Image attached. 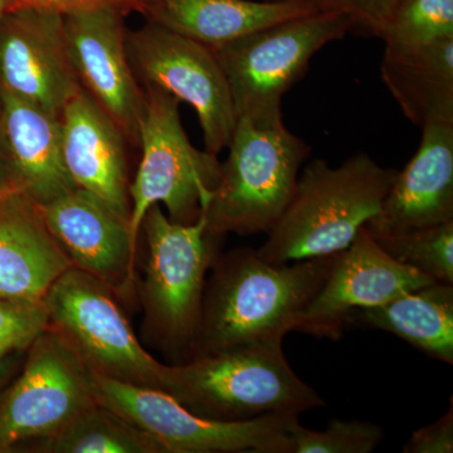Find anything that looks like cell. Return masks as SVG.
I'll use <instances>...</instances> for the list:
<instances>
[{
	"label": "cell",
	"mask_w": 453,
	"mask_h": 453,
	"mask_svg": "<svg viewBox=\"0 0 453 453\" xmlns=\"http://www.w3.org/2000/svg\"><path fill=\"white\" fill-rule=\"evenodd\" d=\"M0 142L18 192L35 204L76 188L62 157L59 116L2 89Z\"/></svg>",
	"instance_id": "18"
},
{
	"label": "cell",
	"mask_w": 453,
	"mask_h": 453,
	"mask_svg": "<svg viewBox=\"0 0 453 453\" xmlns=\"http://www.w3.org/2000/svg\"><path fill=\"white\" fill-rule=\"evenodd\" d=\"M404 453L453 452V401L442 417L431 425L417 429L403 447Z\"/></svg>",
	"instance_id": "29"
},
{
	"label": "cell",
	"mask_w": 453,
	"mask_h": 453,
	"mask_svg": "<svg viewBox=\"0 0 453 453\" xmlns=\"http://www.w3.org/2000/svg\"><path fill=\"white\" fill-rule=\"evenodd\" d=\"M49 325L95 372L133 386L165 389L166 366L131 326L119 297L103 281L71 267L43 297Z\"/></svg>",
	"instance_id": "9"
},
{
	"label": "cell",
	"mask_w": 453,
	"mask_h": 453,
	"mask_svg": "<svg viewBox=\"0 0 453 453\" xmlns=\"http://www.w3.org/2000/svg\"><path fill=\"white\" fill-rule=\"evenodd\" d=\"M398 170L357 153L333 168L314 159L303 168L294 198L257 251L285 265L344 251L380 210Z\"/></svg>",
	"instance_id": "2"
},
{
	"label": "cell",
	"mask_w": 453,
	"mask_h": 453,
	"mask_svg": "<svg viewBox=\"0 0 453 453\" xmlns=\"http://www.w3.org/2000/svg\"><path fill=\"white\" fill-rule=\"evenodd\" d=\"M303 5L312 12L338 13L351 22V35L383 38L401 0H267Z\"/></svg>",
	"instance_id": "27"
},
{
	"label": "cell",
	"mask_w": 453,
	"mask_h": 453,
	"mask_svg": "<svg viewBox=\"0 0 453 453\" xmlns=\"http://www.w3.org/2000/svg\"><path fill=\"white\" fill-rule=\"evenodd\" d=\"M139 13L149 23L214 49L314 12L295 3L267 0H142Z\"/></svg>",
	"instance_id": "20"
},
{
	"label": "cell",
	"mask_w": 453,
	"mask_h": 453,
	"mask_svg": "<svg viewBox=\"0 0 453 453\" xmlns=\"http://www.w3.org/2000/svg\"><path fill=\"white\" fill-rule=\"evenodd\" d=\"M453 38V0H401L381 41L407 50Z\"/></svg>",
	"instance_id": "25"
},
{
	"label": "cell",
	"mask_w": 453,
	"mask_h": 453,
	"mask_svg": "<svg viewBox=\"0 0 453 453\" xmlns=\"http://www.w3.org/2000/svg\"><path fill=\"white\" fill-rule=\"evenodd\" d=\"M136 80L169 92L196 110L205 151L217 157L231 142L237 116L225 73L211 47L153 23L127 32Z\"/></svg>",
	"instance_id": "11"
},
{
	"label": "cell",
	"mask_w": 453,
	"mask_h": 453,
	"mask_svg": "<svg viewBox=\"0 0 453 453\" xmlns=\"http://www.w3.org/2000/svg\"><path fill=\"white\" fill-rule=\"evenodd\" d=\"M164 392L198 416L225 422L326 405L291 368L282 340L246 342L168 365Z\"/></svg>",
	"instance_id": "3"
},
{
	"label": "cell",
	"mask_w": 453,
	"mask_h": 453,
	"mask_svg": "<svg viewBox=\"0 0 453 453\" xmlns=\"http://www.w3.org/2000/svg\"><path fill=\"white\" fill-rule=\"evenodd\" d=\"M59 121L62 157L74 187L96 196L129 223V142L118 125L83 89L62 110Z\"/></svg>",
	"instance_id": "17"
},
{
	"label": "cell",
	"mask_w": 453,
	"mask_h": 453,
	"mask_svg": "<svg viewBox=\"0 0 453 453\" xmlns=\"http://www.w3.org/2000/svg\"><path fill=\"white\" fill-rule=\"evenodd\" d=\"M38 208L73 267L106 283L119 299L133 296L138 251L129 223L79 188Z\"/></svg>",
	"instance_id": "15"
},
{
	"label": "cell",
	"mask_w": 453,
	"mask_h": 453,
	"mask_svg": "<svg viewBox=\"0 0 453 453\" xmlns=\"http://www.w3.org/2000/svg\"><path fill=\"white\" fill-rule=\"evenodd\" d=\"M292 453H372L384 429L372 422L333 418L324 431H311L297 422L291 429Z\"/></svg>",
	"instance_id": "26"
},
{
	"label": "cell",
	"mask_w": 453,
	"mask_h": 453,
	"mask_svg": "<svg viewBox=\"0 0 453 453\" xmlns=\"http://www.w3.org/2000/svg\"><path fill=\"white\" fill-rule=\"evenodd\" d=\"M220 163L219 186L202 211L208 234H268L288 207L311 148L285 124L259 127L237 119Z\"/></svg>",
	"instance_id": "5"
},
{
	"label": "cell",
	"mask_w": 453,
	"mask_h": 453,
	"mask_svg": "<svg viewBox=\"0 0 453 453\" xmlns=\"http://www.w3.org/2000/svg\"><path fill=\"white\" fill-rule=\"evenodd\" d=\"M145 110L140 122V160L130 183L129 231L138 251L146 211L165 205L168 219L193 225L207 207L220 178L217 157L192 145L179 115L177 97L154 85H144Z\"/></svg>",
	"instance_id": "7"
},
{
	"label": "cell",
	"mask_w": 453,
	"mask_h": 453,
	"mask_svg": "<svg viewBox=\"0 0 453 453\" xmlns=\"http://www.w3.org/2000/svg\"><path fill=\"white\" fill-rule=\"evenodd\" d=\"M374 240L399 264L418 271L432 281L453 283V220Z\"/></svg>",
	"instance_id": "24"
},
{
	"label": "cell",
	"mask_w": 453,
	"mask_h": 453,
	"mask_svg": "<svg viewBox=\"0 0 453 453\" xmlns=\"http://www.w3.org/2000/svg\"><path fill=\"white\" fill-rule=\"evenodd\" d=\"M4 3L5 12L18 11V9H40V11L65 14L80 9L112 5L129 14L131 12L139 13L142 0H4Z\"/></svg>",
	"instance_id": "30"
},
{
	"label": "cell",
	"mask_w": 453,
	"mask_h": 453,
	"mask_svg": "<svg viewBox=\"0 0 453 453\" xmlns=\"http://www.w3.org/2000/svg\"><path fill=\"white\" fill-rule=\"evenodd\" d=\"M5 13V3L4 0H0V18Z\"/></svg>",
	"instance_id": "33"
},
{
	"label": "cell",
	"mask_w": 453,
	"mask_h": 453,
	"mask_svg": "<svg viewBox=\"0 0 453 453\" xmlns=\"http://www.w3.org/2000/svg\"><path fill=\"white\" fill-rule=\"evenodd\" d=\"M71 267L37 204L22 195L0 201V299L42 303Z\"/></svg>",
	"instance_id": "19"
},
{
	"label": "cell",
	"mask_w": 453,
	"mask_h": 453,
	"mask_svg": "<svg viewBox=\"0 0 453 453\" xmlns=\"http://www.w3.org/2000/svg\"><path fill=\"white\" fill-rule=\"evenodd\" d=\"M349 33L348 17L314 12L211 49L225 73L237 119L259 127L281 124L282 97L305 76L319 50Z\"/></svg>",
	"instance_id": "6"
},
{
	"label": "cell",
	"mask_w": 453,
	"mask_h": 453,
	"mask_svg": "<svg viewBox=\"0 0 453 453\" xmlns=\"http://www.w3.org/2000/svg\"><path fill=\"white\" fill-rule=\"evenodd\" d=\"M26 452L164 453L150 434L98 402L53 436L33 443Z\"/></svg>",
	"instance_id": "23"
},
{
	"label": "cell",
	"mask_w": 453,
	"mask_h": 453,
	"mask_svg": "<svg viewBox=\"0 0 453 453\" xmlns=\"http://www.w3.org/2000/svg\"><path fill=\"white\" fill-rule=\"evenodd\" d=\"M384 85L408 120L453 121V38L417 49L384 50Z\"/></svg>",
	"instance_id": "21"
},
{
	"label": "cell",
	"mask_w": 453,
	"mask_h": 453,
	"mask_svg": "<svg viewBox=\"0 0 453 453\" xmlns=\"http://www.w3.org/2000/svg\"><path fill=\"white\" fill-rule=\"evenodd\" d=\"M144 280L140 283L142 332L146 344L172 365L192 359L208 273L223 237L208 234L204 217L193 225L172 222L160 204L146 211Z\"/></svg>",
	"instance_id": "4"
},
{
	"label": "cell",
	"mask_w": 453,
	"mask_h": 453,
	"mask_svg": "<svg viewBox=\"0 0 453 453\" xmlns=\"http://www.w3.org/2000/svg\"><path fill=\"white\" fill-rule=\"evenodd\" d=\"M0 89L56 116L81 91L68 56L62 14L40 9L3 14Z\"/></svg>",
	"instance_id": "14"
},
{
	"label": "cell",
	"mask_w": 453,
	"mask_h": 453,
	"mask_svg": "<svg viewBox=\"0 0 453 453\" xmlns=\"http://www.w3.org/2000/svg\"><path fill=\"white\" fill-rule=\"evenodd\" d=\"M398 336L426 356L453 365V283L432 282L374 308L354 310L345 327Z\"/></svg>",
	"instance_id": "22"
},
{
	"label": "cell",
	"mask_w": 453,
	"mask_h": 453,
	"mask_svg": "<svg viewBox=\"0 0 453 453\" xmlns=\"http://www.w3.org/2000/svg\"><path fill=\"white\" fill-rule=\"evenodd\" d=\"M13 195H20V193L18 192L16 181H14L13 174L9 168L2 142H0V201Z\"/></svg>",
	"instance_id": "32"
},
{
	"label": "cell",
	"mask_w": 453,
	"mask_h": 453,
	"mask_svg": "<svg viewBox=\"0 0 453 453\" xmlns=\"http://www.w3.org/2000/svg\"><path fill=\"white\" fill-rule=\"evenodd\" d=\"M334 256L273 265L250 247L219 253L205 283L192 359L296 332L303 310L329 275Z\"/></svg>",
	"instance_id": "1"
},
{
	"label": "cell",
	"mask_w": 453,
	"mask_h": 453,
	"mask_svg": "<svg viewBox=\"0 0 453 453\" xmlns=\"http://www.w3.org/2000/svg\"><path fill=\"white\" fill-rule=\"evenodd\" d=\"M418 150L398 172L380 210L365 229L387 237L453 220V121L422 127Z\"/></svg>",
	"instance_id": "16"
},
{
	"label": "cell",
	"mask_w": 453,
	"mask_h": 453,
	"mask_svg": "<svg viewBox=\"0 0 453 453\" xmlns=\"http://www.w3.org/2000/svg\"><path fill=\"white\" fill-rule=\"evenodd\" d=\"M95 403L91 368L49 325L0 395V453L26 452Z\"/></svg>",
	"instance_id": "10"
},
{
	"label": "cell",
	"mask_w": 453,
	"mask_h": 453,
	"mask_svg": "<svg viewBox=\"0 0 453 453\" xmlns=\"http://www.w3.org/2000/svg\"><path fill=\"white\" fill-rule=\"evenodd\" d=\"M127 12L112 5L62 14L68 56L83 91L118 125L129 145L140 146L145 92L131 67Z\"/></svg>",
	"instance_id": "12"
},
{
	"label": "cell",
	"mask_w": 453,
	"mask_h": 453,
	"mask_svg": "<svg viewBox=\"0 0 453 453\" xmlns=\"http://www.w3.org/2000/svg\"><path fill=\"white\" fill-rule=\"evenodd\" d=\"M26 353L27 350L17 351L11 356L0 357V395L22 368Z\"/></svg>",
	"instance_id": "31"
},
{
	"label": "cell",
	"mask_w": 453,
	"mask_h": 453,
	"mask_svg": "<svg viewBox=\"0 0 453 453\" xmlns=\"http://www.w3.org/2000/svg\"><path fill=\"white\" fill-rule=\"evenodd\" d=\"M49 327V315L42 303L0 299V357L27 350Z\"/></svg>",
	"instance_id": "28"
},
{
	"label": "cell",
	"mask_w": 453,
	"mask_h": 453,
	"mask_svg": "<svg viewBox=\"0 0 453 453\" xmlns=\"http://www.w3.org/2000/svg\"><path fill=\"white\" fill-rule=\"evenodd\" d=\"M92 371V369H91ZM98 403L150 434L164 453H292L299 413H273L243 422L204 418L164 390L113 380L92 371Z\"/></svg>",
	"instance_id": "8"
},
{
	"label": "cell",
	"mask_w": 453,
	"mask_h": 453,
	"mask_svg": "<svg viewBox=\"0 0 453 453\" xmlns=\"http://www.w3.org/2000/svg\"><path fill=\"white\" fill-rule=\"evenodd\" d=\"M432 282L390 257L363 226L350 246L334 256L329 275L303 310L296 332L336 342L354 310L380 306Z\"/></svg>",
	"instance_id": "13"
}]
</instances>
